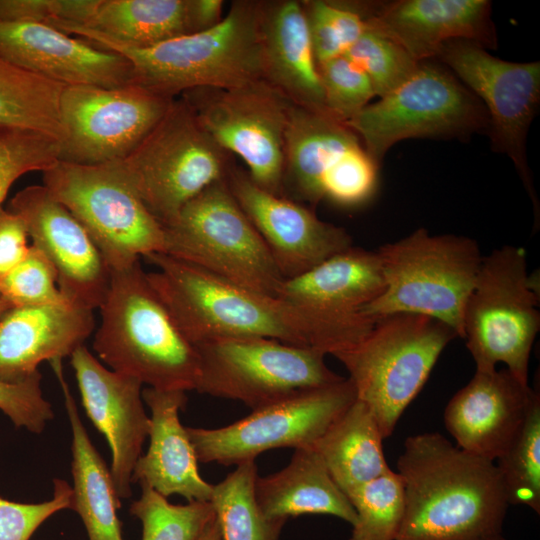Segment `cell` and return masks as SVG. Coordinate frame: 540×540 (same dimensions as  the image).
<instances>
[{
  "label": "cell",
  "mask_w": 540,
  "mask_h": 540,
  "mask_svg": "<svg viewBox=\"0 0 540 540\" xmlns=\"http://www.w3.org/2000/svg\"><path fill=\"white\" fill-rule=\"evenodd\" d=\"M147 278L181 332L194 345L229 338H268L327 355L352 346L304 307L215 276L164 253L143 257Z\"/></svg>",
  "instance_id": "obj_1"
},
{
  "label": "cell",
  "mask_w": 540,
  "mask_h": 540,
  "mask_svg": "<svg viewBox=\"0 0 540 540\" xmlns=\"http://www.w3.org/2000/svg\"><path fill=\"white\" fill-rule=\"evenodd\" d=\"M397 473L405 510L396 540H480L502 534L509 503L495 462L426 432L405 440Z\"/></svg>",
  "instance_id": "obj_2"
},
{
  "label": "cell",
  "mask_w": 540,
  "mask_h": 540,
  "mask_svg": "<svg viewBox=\"0 0 540 540\" xmlns=\"http://www.w3.org/2000/svg\"><path fill=\"white\" fill-rule=\"evenodd\" d=\"M93 348L111 370L158 390H196L200 359L151 286L140 260L111 270Z\"/></svg>",
  "instance_id": "obj_3"
},
{
  "label": "cell",
  "mask_w": 540,
  "mask_h": 540,
  "mask_svg": "<svg viewBox=\"0 0 540 540\" xmlns=\"http://www.w3.org/2000/svg\"><path fill=\"white\" fill-rule=\"evenodd\" d=\"M261 4L237 1L214 27L148 48L96 47L132 66V83L175 99L194 89H232L265 80L260 36Z\"/></svg>",
  "instance_id": "obj_4"
},
{
  "label": "cell",
  "mask_w": 540,
  "mask_h": 540,
  "mask_svg": "<svg viewBox=\"0 0 540 540\" xmlns=\"http://www.w3.org/2000/svg\"><path fill=\"white\" fill-rule=\"evenodd\" d=\"M375 253L384 288L365 314L375 320L400 313L427 316L461 337L464 308L483 259L474 239L419 228Z\"/></svg>",
  "instance_id": "obj_5"
},
{
  "label": "cell",
  "mask_w": 540,
  "mask_h": 540,
  "mask_svg": "<svg viewBox=\"0 0 540 540\" xmlns=\"http://www.w3.org/2000/svg\"><path fill=\"white\" fill-rule=\"evenodd\" d=\"M456 337L454 329L434 318L393 314L377 319L361 341L334 355L346 368L356 399L372 411L385 439Z\"/></svg>",
  "instance_id": "obj_6"
},
{
  "label": "cell",
  "mask_w": 540,
  "mask_h": 540,
  "mask_svg": "<svg viewBox=\"0 0 540 540\" xmlns=\"http://www.w3.org/2000/svg\"><path fill=\"white\" fill-rule=\"evenodd\" d=\"M538 281L528 272L523 247L503 245L483 256L464 308L461 335L476 370L503 363L528 384L530 354L540 330Z\"/></svg>",
  "instance_id": "obj_7"
},
{
  "label": "cell",
  "mask_w": 540,
  "mask_h": 540,
  "mask_svg": "<svg viewBox=\"0 0 540 540\" xmlns=\"http://www.w3.org/2000/svg\"><path fill=\"white\" fill-rule=\"evenodd\" d=\"M43 185L88 232L110 271L165 252L164 227L138 197L121 161H59L43 172Z\"/></svg>",
  "instance_id": "obj_8"
},
{
  "label": "cell",
  "mask_w": 540,
  "mask_h": 540,
  "mask_svg": "<svg viewBox=\"0 0 540 540\" xmlns=\"http://www.w3.org/2000/svg\"><path fill=\"white\" fill-rule=\"evenodd\" d=\"M163 227L164 254L239 286L278 297L285 279L226 179L206 188Z\"/></svg>",
  "instance_id": "obj_9"
},
{
  "label": "cell",
  "mask_w": 540,
  "mask_h": 540,
  "mask_svg": "<svg viewBox=\"0 0 540 540\" xmlns=\"http://www.w3.org/2000/svg\"><path fill=\"white\" fill-rule=\"evenodd\" d=\"M224 152L181 98L172 101L151 132L121 162L145 207L166 226L189 201L227 178Z\"/></svg>",
  "instance_id": "obj_10"
},
{
  "label": "cell",
  "mask_w": 540,
  "mask_h": 540,
  "mask_svg": "<svg viewBox=\"0 0 540 540\" xmlns=\"http://www.w3.org/2000/svg\"><path fill=\"white\" fill-rule=\"evenodd\" d=\"M379 165L387 151L410 138H463L488 131L480 100L448 70L426 61L391 93L345 123Z\"/></svg>",
  "instance_id": "obj_11"
},
{
  "label": "cell",
  "mask_w": 540,
  "mask_h": 540,
  "mask_svg": "<svg viewBox=\"0 0 540 540\" xmlns=\"http://www.w3.org/2000/svg\"><path fill=\"white\" fill-rule=\"evenodd\" d=\"M195 347L200 359L196 391L240 401L252 410L344 378L326 365L322 352L274 339H218Z\"/></svg>",
  "instance_id": "obj_12"
},
{
  "label": "cell",
  "mask_w": 540,
  "mask_h": 540,
  "mask_svg": "<svg viewBox=\"0 0 540 540\" xmlns=\"http://www.w3.org/2000/svg\"><path fill=\"white\" fill-rule=\"evenodd\" d=\"M435 58L482 101L492 148L513 162L533 206L534 230L538 229L540 202L527 161L526 141L540 103V62L506 61L464 40L446 42Z\"/></svg>",
  "instance_id": "obj_13"
},
{
  "label": "cell",
  "mask_w": 540,
  "mask_h": 540,
  "mask_svg": "<svg viewBox=\"0 0 540 540\" xmlns=\"http://www.w3.org/2000/svg\"><path fill=\"white\" fill-rule=\"evenodd\" d=\"M355 400L353 384L343 378L254 409L223 427L186 430L198 462L237 466L267 450L311 447Z\"/></svg>",
  "instance_id": "obj_14"
},
{
  "label": "cell",
  "mask_w": 540,
  "mask_h": 540,
  "mask_svg": "<svg viewBox=\"0 0 540 540\" xmlns=\"http://www.w3.org/2000/svg\"><path fill=\"white\" fill-rule=\"evenodd\" d=\"M183 99L215 143L244 161L257 186L283 196L289 99L266 80L232 89H194Z\"/></svg>",
  "instance_id": "obj_15"
},
{
  "label": "cell",
  "mask_w": 540,
  "mask_h": 540,
  "mask_svg": "<svg viewBox=\"0 0 540 540\" xmlns=\"http://www.w3.org/2000/svg\"><path fill=\"white\" fill-rule=\"evenodd\" d=\"M173 100L134 83L116 88L65 86L60 97L64 138L59 161L95 165L125 159Z\"/></svg>",
  "instance_id": "obj_16"
},
{
  "label": "cell",
  "mask_w": 540,
  "mask_h": 540,
  "mask_svg": "<svg viewBox=\"0 0 540 540\" xmlns=\"http://www.w3.org/2000/svg\"><path fill=\"white\" fill-rule=\"evenodd\" d=\"M25 223L32 245L57 272L61 294L71 304L100 308L110 286L111 271L88 232L44 185L17 192L8 209Z\"/></svg>",
  "instance_id": "obj_17"
},
{
  "label": "cell",
  "mask_w": 540,
  "mask_h": 540,
  "mask_svg": "<svg viewBox=\"0 0 540 540\" xmlns=\"http://www.w3.org/2000/svg\"><path fill=\"white\" fill-rule=\"evenodd\" d=\"M227 185L266 243L285 280L297 277L353 246L340 226L320 220L306 206L257 186L234 169Z\"/></svg>",
  "instance_id": "obj_18"
},
{
  "label": "cell",
  "mask_w": 540,
  "mask_h": 540,
  "mask_svg": "<svg viewBox=\"0 0 540 540\" xmlns=\"http://www.w3.org/2000/svg\"><path fill=\"white\" fill-rule=\"evenodd\" d=\"M70 357L86 414L111 449L110 471L117 495L129 498L133 471L150 429L143 384L106 368L84 345Z\"/></svg>",
  "instance_id": "obj_19"
},
{
  "label": "cell",
  "mask_w": 540,
  "mask_h": 540,
  "mask_svg": "<svg viewBox=\"0 0 540 540\" xmlns=\"http://www.w3.org/2000/svg\"><path fill=\"white\" fill-rule=\"evenodd\" d=\"M367 27L400 45L416 62L435 58L446 42L464 40L496 48L487 0H397L348 4Z\"/></svg>",
  "instance_id": "obj_20"
},
{
  "label": "cell",
  "mask_w": 540,
  "mask_h": 540,
  "mask_svg": "<svg viewBox=\"0 0 540 540\" xmlns=\"http://www.w3.org/2000/svg\"><path fill=\"white\" fill-rule=\"evenodd\" d=\"M375 251L352 246L309 271L284 280L278 297L304 307L355 345L376 320L364 308L383 290Z\"/></svg>",
  "instance_id": "obj_21"
},
{
  "label": "cell",
  "mask_w": 540,
  "mask_h": 540,
  "mask_svg": "<svg viewBox=\"0 0 540 540\" xmlns=\"http://www.w3.org/2000/svg\"><path fill=\"white\" fill-rule=\"evenodd\" d=\"M539 390L508 369L476 370L449 401L444 422L456 445L495 462L521 429Z\"/></svg>",
  "instance_id": "obj_22"
},
{
  "label": "cell",
  "mask_w": 540,
  "mask_h": 540,
  "mask_svg": "<svg viewBox=\"0 0 540 540\" xmlns=\"http://www.w3.org/2000/svg\"><path fill=\"white\" fill-rule=\"evenodd\" d=\"M0 59L65 86L132 83L125 57L42 23L0 22Z\"/></svg>",
  "instance_id": "obj_23"
},
{
  "label": "cell",
  "mask_w": 540,
  "mask_h": 540,
  "mask_svg": "<svg viewBox=\"0 0 540 540\" xmlns=\"http://www.w3.org/2000/svg\"><path fill=\"white\" fill-rule=\"evenodd\" d=\"M93 310L70 303L11 307L0 318V381L20 383L62 360L94 330Z\"/></svg>",
  "instance_id": "obj_24"
},
{
  "label": "cell",
  "mask_w": 540,
  "mask_h": 540,
  "mask_svg": "<svg viewBox=\"0 0 540 540\" xmlns=\"http://www.w3.org/2000/svg\"><path fill=\"white\" fill-rule=\"evenodd\" d=\"M142 397L151 411L150 443L135 465L132 483H144L166 498L180 495L188 502L210 501L213 485L200 475L193 445L179 419L186 392L148 387Z\"/></svg>",
  "instance_id": "obj_25"
},
{
  "label": "cell",
  "mask_w": 540,
  "mask_h": 540,
  "mask_svg": "<svg viewBox=\"0 0 540 540\" xmlns=\"http://www.w3.org/2000/svg\"><path fill=\"white\" fill-rule=\"evenodd\" d=\"M264 79L292 103L327 113L302 3L261 4Z\"/></svg>",
  "instance_id": "obj_26"
},
{
  "label": "cell",
  "mask_w": 540,
  "mask_h": 540,
  "mask_svg": "<svg viewBox=\"0 0 540 540\" xmlns=\"http://www.w3.org/2000/svg\"><path fill=\"white\" fill-rule=\"evenodd\" d=\"M343 122L291 103L285 131L284 185L300 200L317 204L347 156L362 144Z\"/></svg>",
  "instance_id": "obj_27"
},
{
  "label": "cell",
  "mask_w": 540,
  "mask_h": 540,
  "mask_svg": "<svg viewBox=\"0 0 540 540\" xmlns=\"http://www.w3.org/2000/svg\"><path fill=\"white\" fill-rule=\"evenodd\" d=\"M255 496L263 515L272 520L324 514L351 525L356 521L354 507L312 447L295 449L286 467L264 477L258 476Z\"/></svg>",
  "instance_id": "obj_28"
},
{
  "label": "cell",
  "mask_w": 540,
  "mask_h": 540,
  "mask_svg": "<svg viewBox=\"0 0 540 540\" xmlns=\"http://www.w3.org/2000/svg\"><path fill=\"white\" fill-rule=\"evenodd\" d=\"M64 33L95 46L152 47L192 34L189 0H98L84 25Z\"/></svg>",
  "instance_id": "obj_29"
},
{
  "label": "cell",
  "mask_w": 540,
  "mask_h": 540,
  "mask_svg": "<svg viewBox=\"0 0 540 540\" xmlns=\"http://www.w3.org/2000/svg\"><path fill=\"white\" fill-rule=\"evenodd\" d=\"M60 382L72 431V510L81 518L89 540H124L117 515L120 498L111 471L92 444L76 402L62 374L61 360L51 362Z\"/></svg>",
  "instance_id": "obj_30"
},
{
  "label": "cell",
  "mask_w": 540,
  "mask_h": 540,
  "mask_svg": "<svg viewBox=\"0 0 540 540\" xmlns=\"http://www.w3.org/2000/svg\"><path fill=\"white\" fill-rule=\"evenodd\" d=\"M384 439L372 411L356 399L311 447L349 498L390 470L383 452Z\"/></svg>",
  "instance_id": "obj_31"
},
{
  "label": "cell",
  "mask_w": 540,
  "mask_h": 540,
  "mask_svg": "<svg viewBox=\"0 0 540 540\" xmlns=\"http://www.w3.org/2000/svg\"><path fill=\"white\" fill-rule=\"evenodd\" d=\"M65 85L0 59V126L35 129L60 141V97Z\"/></svg>",
  "instance_id": "obj_32"
},
{
  "label": "cell",
  "mask_w": 540,
  "mask_h": 540,
  "mask_svg": "<svg viewBox=\"0 0 540 540\" xmlns=\"http://www.w3.org/2000/svg\"><path fill=\"white\" fill-rule=\"evenodd\" d=\"M257 477L255 461H247L213 485L210 502L222 540H279L286 521L268 519L261 512L255 496Z\"/></svg>",
  "instance_id": "obj_33"
},
{
  "label": "cell",
  "mask_w": 540,
  "mask_h": 540,
  "mask_svg": "<svg viewBox=\"0 0 540 540\" xmlns=\"http://www.w3.org/2000/svg\"><path fill=\"white\" fill-rule=\"evenodd\" d=\"M509 505L540 513V395L506 451L495 461Z\"/></svg>",
  "instance_id": "obj_34"
},
{
  "label": "cell",
  "mask_w": 540,
  "mask_h": 540,
  "mask_svg": "<svg viewBox=\"0 0 540 540\" xmlns=\"http://www.w3.org/2000/svg\"><path fill=\"white\" fill-rule=\"evenodd\" d=\"M356 512L350 540H396L405 510L404 484L391 469L349 498Z\"/></svg>",
  "instance_id": "obj_35"
},
{
  "label": "cell",
  "mask_w": 540,
  "mask_h": 540,
  "mask_svg": "<svg viewBox=\"0 0 540 540\" xmlns=\"http://www.w3.org/2000/svg\"><path fill=\"white\" fill-rule=\"evenodd\" d=\"M140 486V498L129 511L142 524V540H197L215 516L210 501L174 505L148 485Z\"/></svg>",
  "instance_id": "obj_36"
},
{
  "label": "cell",
  "mask_w": 540,
  "mask_h": 540,
  "mask_svg": "<svg viewBox=\"0 0 540 540\" xmlns=\"http://www.w3.org/2000/svg\"><path fill=\"white\" fill-rule=\"evenodd\" d=\"M61 141L44 132L17 126H0V198L22 175L42 173L59 162Z\"/></svg>",
  "instance_id": "obj_37"
},
{
  "label": "cell",
  "mask_w": 540,
  "mask_h": 540,
  "mask_svg": "<svg viewBox=\"0 0 540 540\" xmlns=\"http://www.w3.org/2000/svg\"><path fill=\"white\" fill-rule=\"evenodd\" d=\"M344 55L367 75L379 98L401 86L419 65L400 45L367 26Z\"/></svg>",
  "instance_id": "obj_38"
},
{
  "label": "cell",
  "mask_w": 540,
  "mask_h": 540,
  "mask_svg": "<svg viewBox=\"0 0 540 540\" xmlns=\"http://www.w3.org/2000/svg\"><path fill=\"white\" fill-rule=\"evenodd\" d=\"M0 297L11 307L69 303L59 290L55 267L34 245L23 261L0 280Z\"/></svg>",
  "instance_id": "obj_39"
},
{
  "label": "cell",
  "mask_w": 540,
  "mask_h": 540,
  "mask_svg": "<svg viewBox=\"0 0 540 540\" xmlns=\"http://www.w3.org/2000/svg\"><path fill=\"white\" fill-rule=\"evenodd\" d=\"M317 66L326 111L335 119L348 122L376 96L367 75L346 55Z\"/></svg>",
  "instance_id": "obj_40"
},
{
  "label": "cell",
  "mask_w": 540,
  "mask_h": 540,
  "mask_svg": "<svg viewBox=\"0 0 540 540\" xmlns=\"http://www.w3.org/2000/svg\"><path fill=\"white\" fill-rule=\"evenodd\" d=\"M53 483V498L41 503H17L0 498V540H29L50 516L72 509V487L58 478Z\"/></svg>",
  "instance_id": "obj_41"
},
{
  "label": "cell",
  "mask_w": 540,
  "mask_h": 540,
  "mask_svg": "<svg viewBox=\"0 0 540 540\" xmlns=\"http://www.w3.org/2000/svg\"><path fill=\"white\" fill-rule=\"evenodd\" d=\"M41 374L20 383L0 381V410L12 423L32 433H41L54 417L52 405L43 397Z\"/></svg>",
  "instance_id": "obj_42"
},
{
  "label": "cell",
  "mask_w": 540,
  "mask_h": 540,
  "mask_svg": "<svg viewBox=\"0 0 540 540\" xmlns=\"http://www.w3.org/2000/svg\"><path fill=\"white\" fill-rule=\"evenodd\" d=\"M317 65L344 55V47L331 17L328 1L302 2Z\"/></svg>",
  "instance_id": "obj_43"
},
{
  "label": "cell",
  "mask_w": 540,
  "mask_h": 540,
  "mask_svg": "<svg viewBox=\"0 0 540 540\" xmlns=\"http://www.w3.org/2000/svg\"><path fill=\"white\" fill-rule=\"evenodd\" d=\"M68 17V0H0V22H32L55 27L65 23Z\"/></svg>",
  "instance_id": "obj_44"
},
{
  "label": "cell",
  "mask_w": 540,
  "mask_h": 540,
  "mask_svg": "<svg viewBox=\"0 0 540 540\" xmlns=\"http://www.w3.org/2000/svg\"><path fill=\"white\" fill-rule=\"evenodd\" d=\"M28 237L21 217L0 207V280L27 256Z\"/></svg>",
  "instance_id": "obj_45"
},
{
  "label": "cell",
  "mask_w": 540,
  "mask_h": 540,
  "mask_svg": "<svg viewBox=\"0 0 540 540\" xmlns=\"http://www.w3.org/2000/svg\"><path fill=\"white\" fill-rule=\"evenodd\" d=\"M223 1L189 0L192 33L204 31L217 25L223 18Z\"/></svg>",
  "instance_id": "obj_46"
},
{
  "label": "cell",
  "mask_w": 540,
  "mask_h": 540,
  "mask_svg": "<svg viewBox=\"0 0 540 540\" xmlns=\"http://www.w3.org/2000/svg\"><path fill=\"white\" fill-rule=\"evenodd\" d=\"M197 540H222L221 530L216 516L208 523Z\"/></svg>",
  "instance_id": "obj_47"
},
{
  "label": "cell",
  "mask_w": 540,
  "mask_h": 540,
  "mask_svg": "<svg viewBox=\"0 0 540 540\" xmlns=\"http://www.w3.org/2000/svg\"><path fill=\"white\" fill-rule=\"evenodd\" d=\"M9 308H11V305L0 297V318Z\"/></svg>",
  "instance_id": "obj_48"
},
{
  "label": "cell",
  "mask_w": 540,
  "mask_h": 540,
  "mask_svg": "<svg viewBox=\"0 0 540 540\" xmlns=\"http://www.w3.org/2000/svg\"><path fill=\"white\" fill-rule=\"evenodd\" d=\"M480 540H506L504 538V536L502 534H499V535H496V536H493V537H488V538H484V539H480Z\"/></svg>",
  "instance_id": "obj_49"
},
{
  "label": "cell",
  "mask_w": 540,
  "mask_h": 540,
  "mask_svg": "<svg viewBox=\"0 0 540 540\" xmlns=\"http://www.w3.org/2000/svg\"><path fill=\"white\" fill-rule=\"evenodd\" d=\"M3 202V200L0 198V207H1V203Z\"/></svg>",
  "instance_id": "obj_50"
}]
</instances>
